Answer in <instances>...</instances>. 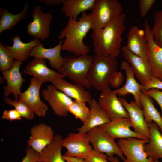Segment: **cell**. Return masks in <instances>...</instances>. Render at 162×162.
Instances as JSON below:
<instances>
[{
	"label": "cell",
	"instance_id": "26",
	"mask_svg": "<svg viewBox=\"0 0 162 162\" xmlns=\"http://www.w3.org/2000/svg\"><path fill=\"white\" fill-rule=\"evenodd\" d=\"M13 42L11 46L5 45L9 50L15 60L21 62H26L30 57V54L32 49L40 43L39 40L35 38L28 43L22 42L19 35H15L11 38Z\"/></svg>",
	"mask_w": 162,
	"mask_h": 162
},
{
	"label": "cell",
	"instance_id": "7",
	"mask_svg": "<svg viewBox=\"0 0 162 162\" xmlns=\"http://www.w3.org/2000/svg\"><path fill=\"white\" fill-rule=\"evenodd\" d=\"M90 143L88 133H69L62 141L63 147L67 149L64 155L85 159L93 150Z\"/></svg>",
	"mask_w": 162,
	"mask_h": 162
},
{
	"label": "cell",
	"instance_id": "3",
	"mask_svg": "<svg viewBox=\"0 0 162 162\" xmlns=\"http://www.w3.org/2000/svg\"><path fill=\"white\" fill-rule=\"evenodd\" d=\"M94 58V55H88L63 56V65L58 72L68 76L75 84L91 88L92 86L87 77Z\"/></svg>",
	"mask_w": 162,
	"mask_h": 162
},
{
	"label": "cell",
	"instance_id": "36",
	"mask_svg": "<svg viewBox=\"0 0 162 162\" xmlns=\"http://www.w3.org/2000/svg\"><path fill=\"white\" fill-rule=\"evenodd\" d=\"M85 159L86 162H110L106 154L94 149Z\"/></svg>",
	"mask_w": 162,
	"mask_h": 162
},
{
	"label": "cell",
	"instance_id": "19",
	"mask_svg": "<svg viewBox=\"0 0 162 162\" xmlns=\"http://www.w3.org/2000/svg\"><path fill=\"white\" fill-rule=\"evenodd\" d=\"M100 126L114 139L135 138L149 140L134 131L131 130L130 128L132 127V124L130 118L111 121Z\"/></svg>",
	"mask_w": 162,
	"mask_h": 162
},
{
	"label": "cell",
	"instance_id": "31",
	"mask_svg": "<svg viewBox=\"0 0 162 162\" xmlns=\"http://www.w3.org/2000/svg\"><path fill=\"white\" fill-rule=\"evenodd\" d=\"M4 103L10 106H13L21 115L22 117L28 120H33L34 113L29 106L23 100L20 99L12 100L8 97H3Z\"/></svg>",
	"mask_w": 162,
	"mask_h": 162
},
{
	"label": "cell",
	"instance_id": "10",
	"mask_svg": "<svg viewBox=\"0 0 162 162\" xmlns=\"http://www.w3.org/2000/svg\"><path fill=\"white\" fill-rule=\"evenodd\" d=\"M43 83L38 79L33 77L31 79L27 89L21 92L19 97V98L24 101L34 114L40 118L45 117L49 109L40 96V89Z\"/></svg>",
	"mask_w": 162,
	"mask_h": 162
},
{
	"label": "cell",
	"instance_id": "20",
	"mask_svg": "<svg viewBox=\"0 0 162 162\" xmlns=\"http://www.w3.org/2000/svg\"><path fill=\"white\" fill-rule=\"evenodd\" d=\"M127 49L134 54L148 61V46L145 30L132 26L127 36Z\"/></svg>",
	"mask_w": 162,
	"mask_h": 162
},
{
	"label": "cell",
	"instance_id": "47",
	"mask_svg": "<svg viewBox=\"0 0 162 162\" xmlns=\"http://www.w3.org/2000/svg\"><path fill=\"white\" fill-rule=\"evenodd\" d=\"M37 162H43L42 161H38Z\"/></svg>",
	"mask_w": 162,
	"mask_h": 162
},
{
	"label": "cell",
	"instance_id": "21",
	"mask_svg": "<svg viewBox=\"0 0 162 162\" xmlns=\"http://www.w3.org/2000/svg\"><path fill=\"white\" fill-rule=\"evenodd\" d=\"M122 70L126 73V79L125 83L122 87L114 90L117 94L120 97H124L127 94H132L134 101L141 107H142L140 96L143 88V86L136 80L134 72L129 64L125 60L122 61L121 64Z\"/></svg>",
	"mask_w": 162,
	"mask_h": 162
},
{
	"label": "cell",
	"instance_id": "1",
	"mask_svg": "<svg viewBox=\"0 0 162 162\" xmlns=\"http://www.w3.org/2000/svg\"><path fill=\"white\" fill-rule=\"evenodd\" d=\"M126 17L125 14H122L100 30L92 32L91 37L95 54L112 58H116L120 54Z\"/></svg>",
	"mask_w": 162,
	"mask_h": 162
},
{
	"label": "cell",
	"instance_id": "46",
	"mask_svg": "<svg viewBox=\"0 0 162 162\" xmlns=\"http://www.w3.org/2000/svg\"><path fill=\"white\" fill-rule=\"evenodd\" d=\"M153 162H160L158 161V160H154L153 161Z\"/></svg>",
	"mask_w": 162,
	"mask_h": 162
},
{
	"label": "cell",
	"instance_id": "4",
	"mask_svg": "<svg viewBox=\"0 0 162 162\" xmlns=\"http://www.w3.org/2000/svg\"><path fill=\"white\" fill-rule=\"evenodd\" d=\"M94 60L90 67L87 78L96 91L102 92L110 86V80L115 72L117 71L116 58L99 56L94 54Z\"/></svg>",
	"mask_w": 162,
	"mask_h": 162
},
{
	"label": "cell",
	"instance_id": "45",
	"mask_svg": "<svg viewBox=\"0 0 162 162\" xmlns=\"http://www.w3.org/2000/svg\"><path fill=\"white\" fill-rule=\"evenodd\" d=\"M4 78L3 77H1L0 76V84H2V83H3V82H4Z\"/></svg>",
	"mask_w": 162,
	"mask_h": 162
},
{
	"label": "cell",
	"instance_id": "13",
	"mask_svg": "<svg viewBox=\"0 0 162 162\" xmlns=\"http://www.w3.org/2000/svg\"><path fill=\"white\" fill-rule=\"evenodd\" d=\"M144 27L148 46V61L152 77L162 80V47L155 42L147 20L144 23Z\"/></svg>",
	"mask_w": 162,
	"mask_h": 162
},
{
	"label": "cell",
	"instance_id": "43",
	"mask_svg": "<svg viewBox=\"0 0 162 162\" xmlns=\"http://www.w3.org/2000/svg\"><path fill=\"white\" fill-rule=\"evenodd\" d=\"M63 157L67 162H86L83 158L75 156L63 155Z\"/></svg>",
	"mask_w": 162,
	"mask_h": 162
},
{
	"label": "cell",
	"instance_id": "24",
	"mask_svg": "<svg viewBox=\"0 0 162 162\" xmlns=\"http://www.w3.org/2000/svg\"><path fill=\"white\" fill-rule=\"evenodd\" d=\"M64 78L53 79L50 82L56 89L74 100L88 103L92 98L89 92L84 87L68 82Z\"/></svg>",
	"mask_w": 162,
	"mask_h": 162
},
{
	"label": "cell",
	"instance_id": "40",
	"mask_svg": "<svg viewBox=\"0 0 162 162\" xmlns=\"http://www.w3.org/2000/svg\"><path fill=\"white\" fill-rule=\"evenodd\" d=\"M142 85L143 88L142 92L154 88L162 91V80L157 78L152 77L150 81Z\"/></svg>",
	"mask_w": 162,
	"mask_h": 162
},
{
	"label": "cell",
	"instance_id": "8",
	"mask_svg": "<svg viewBox=\"0 0 162 162\" xmlns=\"http://www.w3.org/2000/svg\"><path fill=\"white\" fill-rule=\"evenodd\" d=\"M32 21L27 26V32L35 39L44 41L50 36L53 16L50 12H43L40 6H35L32 13Z\"/></svg>",
	"mask_w": 162,
	"mask_h": 162
},
{
	"label": "cell",
	"instance_id": "37",
	"mask_svg": "<svg viewBox=\"0 0 162 162\" xmlns=\"http://www.w3.org/2000/svg\"><path fill=\"white\" fill-rule=\"evenodd\" d=\"M25 153L22 162H37L40 161L39 153L28 146L26 148Z\"/></svg>",
	"mask_w": 162,
	"mask_h": 162
},
{
	"label": "cell",
	"instance_id": "32",
	"mask_svg": "<svg viewBox=\"0 0 162 162\" xmlns=\"http://www.w3.org/2000/svg\"><path fill=\"white\" fill-rule=\"evenodd\" d=\"M84 101L74 100L67 108L68 112L73 115L76 118L80 119L83 123L86 121L90 111Z\"/></svg>",
	"mask_w": 162,
	"mask_h": 162
},
{
	"label": "cell",
	"instance_id": "23",
	"mask_svg": "<svg viewBox=\"0 0 162 162\" xmlns=\"http://www.w3.org/2000/svg\"><path fill=\"white\" fill-rule=\"evenodd\" d=\"M88 103L90 107L89 113L86 122L77 129L80 133H88L92 129L111 121L107 113L96 100L92 98Z\"/></svg>",
	"mask_w": 162,
	"mask_h": 162
},
{
	"label": "cell",
	"instance_id": "11",
	"mask_svg": "<svg viewBox=\"0 0 162 162\" xmlns=\"http://www.w3.org/2000/svg\"><path fill=\"white\" fill-rule=\"evenodd\" d=\"M110 87L104 89L98 98V103L105 111L111 121L129 118V114L117 96Z\"/></svg>",
	"mask_w": 162,
	"mask_h": 162
},
{
	"label": "cell",
	"instance_id": "15",
	"mask_svg": "<svg viewBox=\"0 0 162 162\" xmlns=\"http://www.w3.org/2000/svg\"><path fill=\"white\" fill-rule=\"evenodd\" d=\"M118 98L129 114L134 131L149 140L148 125L145 120L141 107L135 101L129 103L125 98Z\"/></svg>",
	"mask_w": 162,
	"mask_h": 162
},
{
	"label": "cell",
	"instance_id": "42",
	"mask_svg": "<svg viewBox=\"0 0 162 162\" xmlns=\"http://www.w3.org/2000/svg\"><path fill=\"white\" fill-rule=\"evenodd\" d=\"M48 6H54L62 4V0H39Z\"/></svg>",
	"mask_w": 162,
	"mask_h": 162
},
{
	"label": "cell",
	"instance_id": "6",
	"mask_svg": "<svg viewBox=\"0 0 162 162\" xmlns=\"http://www.w3.org/2000/svg\"><path fill=\"white\" fill-rule=\"evenodd\" d=\"M88 133L94 150L106 154L108 157H113L115 154L122 160L125 158L115 139L100 126L92 129Z\"/></svg>",
	"mask_w": 162,
	"mask_h": 162
},
{
	"label": "cell",
	"instance_id": "27",
	"mask_svg": "<svg viewBox=\"0 0 162 162\" xmlns=\"http://www.w3.org/2000/svg\"><path fill=\"white\" fill-rule=\"evenodd\" d=\"M95 0H62L61 12L64 16L77 20L80 14L90 10Z\"/></svg>",
	"mask_w": 162,
	"mask_h": 162
},
{
	"label": "cell",
	"instance_id": "14",
	"mask_svg": "<svg viewBox=\"0 0 162 162\" xmlns=\"http://www.w3.org/2000/svg\"><path fill=\"white\" fill-rule=\"evenodd\" d=\"M28 145L39 153L52 142L55 135L52 128L41 123L32 127Z\"/></svg>",
	"mask_w": 162,
	"mask_h": 162
},
{
	"label": "cell",
	"instance_id": "18",
	"mask_svg": "<svg viewBox=\"0 0 162 162\" xmlns=\"http://www.w3.org/2000/svg\"><path fill=\"white\" fill-rule=\"evenodd\" d=\"M22 62L14 60V65L10 69L2 72L3 77L7 83V85L3 88L4 96L8 97L10 94H13L15 99L19 98L22 92L21 88L23 84L26 82L20 72Z\"/></svg>",
	"mask_w": 162,
	"mask_h": 162
},
{
	"label": "cell",
	"instance_id": "22",
	"mask_svg": "<svg viewBox=\"0 0 162 162\" xmlns=\"http://www.w3.org/2000/svg\"><path fill=\"white\" fill-rule=\"evenodd\" d=\"M63 42L62 39L56 46L50 48L44 47L43 44L40 43L32 49L30 57L48 59L51 68L58 72L64 63L63 56L60 54Z\"/></svg>",
	"mask_w": 162,
	"mask_h": 162
},
{
	"label": "cell",
	"instance_id": "34",
	"mask_svg": "<svg viewBox=\"0 0 162 162\" xmlns=\"http://www.w3.org/2000/svg\"><path fill=\"white\" fill-rule=\"evenodd\" d=\"M153 19L154 24L151 32L156 43L162 47V10L155 11Z\"/></svg>",
	"mask_w": 162,
	"mask_h": 162
},
{
	"label": "cell",
	"instance_id": "28",
	"mask_svg": "<svg viewBox=\"0 0 162 162\" xmlns=\"http://www.w3.org/2000/svg\"><path fill=\"white\" fill-rule=\"evenodd\" d=\"M63 139L60 135H55L52 142L39 153L40 161L44 162H66L62 154Z\"/></svg>",
	"mask_w": 162,
	"mask_h": 162
},
{
	"label": "cell",
	"instance_id": "5",
	"mask_svg": "<svg viewBox=\"0 0 162 162\" xmlns=\"http://www.w3.org/2000/svg\"><path fill=\"white\" fill-rule=\"evenodd\" d=\"M122 4L117 0H95L91 9L92 32L98 31L122 14Z\"/></svg>",
	"mask_w": 162,
	"mask_h": 162
},
{
	"label": "cell",
	"instance_id": "44",
	"mask_svg": "<svg viewBox=\"0 0 162 162\" xmlns=\"http://www.w3.org/2000/svg\"><path fill=\"white\" fill-rule=\"evenodd\" d=\"M108 159L110 162H121L117 158L114 156L108 157Z\"/></svg>",
	"mask_w": 162,
	"mask_h": 162
},
{
	"label": "cell",
	"instance_id": "41",
	"mask_svg": "<svg viewBox=\"0 0 162 162\" xmlns=\"http://www.w3.org/2000/svg\"><path fill=\"white\" fill-rule=\"evenodd\" d=\"M124 80L123 75L121 72L116 71L112 76L110 80V86L117 88L122 85Z\"/></svg>",
	"mask_w": 162,
	"mask_h": 162
},
{
	"label": "cell",
	"instance_id": "38",
	"mask_svg": "<svg viewBox=\"0 0 162 162\" xmlns=\"http://www.w3.org/2000/svg\"><path fill=\"white\" fill-rule=\"evenodd\" d=\"M142 92L149 96L157 102L161 109V114L162 117V91L154 88Z\"/></svg>",
	"mask_w": 162,
	"mask_h": 162
},
{
	"label": "cell",
	"instance_id": "39",
	"mask_svg": "<svg viewBox=\"0 0 162 162\" xmlns=\"http://www.w3.org/2000/svg\"><path fill=\"white\" fill-rule=\"evenodd\" d=\"M22 117L20 114L15 109L4 110L2 116L3 119L12 121L14 120H20Z\"/></svg>",
	"mask_w": 162,
	"mask_h": 162
},
{
	"label": "cell",
	"instance_id": "30",
	"mask_svg": "<svg viewBox=\"0 0 162 162\" xmlns=\"http://www.w3.org/2000/svg\"><path fill=\"white\" fill-rule=\"evenodd\" d=\"M29 6L28 3H25L22 10L15 14L10 13L7 9H3L0 19V34L5 31L10 30L24 19Z\"/></svg>",
	"mask_w": 162,
	"mask_h": 162
},
{
	"label": "cell",
	"instance_id": "29",
	"mask_svg": "<svg viewBox=\"0 0 162 162\" xmlns=\"http://www.w3.org/2000/svg\"><path fill=\"white\" fill-rule=\"evenodd\" d=\"M140 100L145 121L148 124L153 122H155L162 133L161 114L155 107L152 98L142 91Z\"/></svg>",
	"mask_w": 162,
	"mask_h": 162
},
{
	"label": "cell",
	"instance_id": "33",
	"mask_svg": "<svg viewBox=\"0 0 162 162\" xmlns=\"http://www.w3.org/2000/svg\"><path fill=\"white\" fill-rule=\"evenodd\" d=\"M14 59L12 54L1 42H0V71L9 70L13 67Z\"/></svg>",
	"mask_w": 162,
	"mask_h": 162
},
{
	"label": "cell",
	"instance_id": "17",
	"mask_svg": "<svg viewBox=\"0 0 162 162\" xmlns=\"http://www.w3.org/2000/svg\"><path fill=\"white\" fill-rule=\"evenodd\" d=\"M23 72L36 78L43 83L50 82L58 78H64V75L51 69L46 65L45 59L34 58L25 67Z\"/></svg>",
	"mask_w": 162,
	"mask_h": 162
},
{
	"label": "cell",
	"instance_id": "35",
	"mask_svg": "<svg viewBox=\"0 0 162 162\" xmlns=\"http://www.w3.org/2000/svg\"><path fill=\"white\" fill-rule=\"evenodd\" d=\"M157 2L156 0H140L139 7L140 14L142 18L145 17Z\"/></svg>",
	"mask_w": 162,
	"mask_h": 162
},
{
	"label": "cell",
	"instance_id": "9",
	"mask_svg": "<svg viewBox=\"0 0 162 162\" xmlns=\"http://www.w3.org/2000/svg\"><path fill=\"white\" fill-rule=\"evenodd\" d=\"M149 141L135 138L120 139L117 144L126 157L123 162H153L144 150L145 144Z\"/></svg>",
	"mask_w": 162,
	"mask_h": 162
},
{
	"label": "cell",
	"instance_id": "25",
	"mask_svg": "<svg viewBox=\"0 0 162 162\" xmlns=\"http://www.w3.org/2000/svg\"><path fill=\"white\" fill-rule=\"evenodd\" d=\"M150 137L148 142L144 145V150L148 158L154 160L162 158V133L158 125L153 122L148 124Z\"/></svg>",
	"mask_w": 162,
	"mask_h": 162
},
{
	"label": "cell",
	"instance_id": "12",
	"mask_svg": "<svg viewBox=\"0 0 162 162\" xmlns=\"http://www.w3.org/2000/svg\"><path fill=\"white\" fill-rule=\"evenodd\" d=\"M42 94L43 98L48 103L56 116L65 117L68 115L67 108L73 102L72 98L56 89L52 84L43 89Z\"/></svg>",
	"mask_w": 162,
	"mask_h": 162
},
{
	"label": "cell",
	"instance_id": "16",
	"mask_svg": "<svg viewBox=\"0 0 162 162\" xmlns=\"http://www.w3.org/2000/svg\"><path fill=\"white\" fill-rule=\"evenodd\" d=\"M122 55L130 65L135 75L142 85L150 81L152 77L148 61L129 50L125 46L121 48Z\"/></svg>",
	"mask_w": 162,
	"mask_h": 162
},
{
	"label": "cell",
	"instance_id": "2",
	"mask_svg": "<svg viewBox=\"0 0 162 162\" xmlns=\"http://www.w3.org/2000/svg\"><path fill=\"white\" fill-rule=\"evenodd\" d=\"M93 23L91 13H82L77 20L69 18L66 26L61 32L59 40L65 39L62 46V50L73 53L76 56L86 55L89 52L88 46L83 43L84 38L90 29Z\"/></svg>",
	"mask_w": 162,
	"mask_h": 162
}]
</instances>
